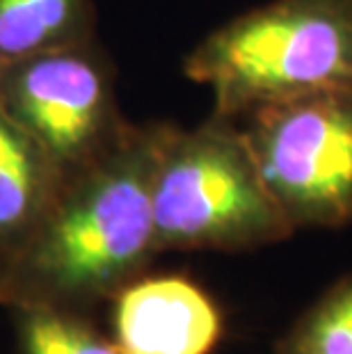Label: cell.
Returning <instances> with one entry per match:
<instances>
[{
  "label": "cell",
  "mask_w": 352,
  "mask_h": 354,
  "mask_svg": "<svg viewBox=\"0 0 352 354\" xmlns=\"http://www.w3.org/2000/svg\"><path fill=\"white\" fill-rule=\"evenodd\" d=\"M167 124H129L106 156L64 178L35 229L0 259V304L87 313L156 256L151 178Z\"/></svg>",
  "instance_id": "cell-1"
},
{
  "label": "cell",
  "mask_w": 352,
  "mask_h": 354,
  "mask_svg": "<svg viewBox=\"0 0 352 354\" xmlns=\"http://www.w3.org/2000/svg\"><path fill=\"white\" fill-rule=\"evenodd\" d=\"M213 94V115L352 87V0H270L234 17L183 62Z\"/></svg>",
  "instance_id": "cell-2"
},
{
  "label": "cell",
  "mask_w": 352,
  "mask_h": 354,
  "mask_svg": "<svg viewBox=\"0 0 352 354\" xmlns=\"http://www.w3.org/2000/svg\"><path fill=\"white\" fill-rule=\"evenodd\" d=\"M158 252H247L293 236L270 197L243 128L211 115L204 124H167L151 178Z\"/></svg>",
  "instance_id": "cell-3"
},
{
  "label": "cell",
  "mask_w": 352,
  "mask_h": 354,
  "mask_svg": "<svg viewBox=\"0 0 352 354\" xmlns=\"http://www.w3.org/2000/svg\"><path fill=\"white\" fill-rule=\"evenodd\" d=\"M236 122L293 231L352 222V87L263 103Z\"/></svg>",
  "instance_id": "cell-4"
},
{
  "label": "cell",
  "mask_w": 352,
  "mask_h": 354,
  "mask_svg": "<svg viewBox=\"0 0 352 354\" xmlns=\"http://www.w3.org/2000/svg\"><path fill=\"white\" fill-rule=\"evenodd\" d=\"M0 105L64 178L106 156L129 128L117 103L115 66L96 37L0 71Z\"/></svg>",
  "instance_id": "cell-5"
},
{
  "label": "cell",
  "mask_w": 352,
  "mask_h": 354,
  "mask_svg": "<svg viewBox=\"0 0 352 354\" xmlns=\"http://www.w3.org/2000/svg\"><path fill=\"white\" fill-rule=\"evenodd\" d=\"M110 302L122 354H211L224 331L213 297L181 274H142Z\"/></svg>",
  "instance_id": "cell-6"
},
{
  "label": "cell",
  "mask_w": 352,
  "mask_h": 354,
  "mask_svg": "<svg viewBox=\"0 0 352 354\" xmlns=\"http://www.w3.org/2000/svg\"><path fill=\"white\" fill-rule=\"evenodd\" d=\"M64 176L0 105V259L41 220Z\"/></svg>",
  "instance_id": "cell-7"
},
{
  "label": "cell",
  "mask_w": 352,
  "mask_h": 354,
  "mask_svg": "<svg viewBox=\"0 0 352 354\" xmlns=\"http://www.w3.org/2000/svg\"><path fill=\"white\" fill-rule=\"evenodd\" d=\"M94 39V0H0V71Z\"/></svg>",
  "instance_id": "cell-8"
},
{
  "label": "cell",
  "mask_w": 352,
  "mask_h": 354,
  "mask_svg": "<svg viewBox=\"0 0 352 354\" xmlns=\"http://www.w3.org/2000/svg\"><path fill=\"white\" fill-rule=\"evenodd\" d=\"M19 354H122L115 338L87 318V313L53 306L10 308Z\"/></svg>",
  "instance_id": "cell-9"
},
{
  "label": "cell",
  "mask_w": 352,
  "mask_h": 354,
  "mask_svg": "<svg viewBox=\"0 0 352 354\" xmlns=\"http://www.w3.org/2000/svg\"><path fill=\"white\" fill-rule=\"evenodd\" d=\"M277 354H352V274L339 279L299 315Z\"/></svg>",
  "instance_id": "cell-10"
}]
</instances>
